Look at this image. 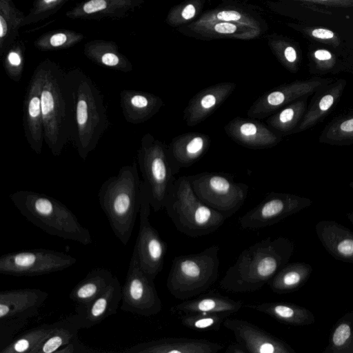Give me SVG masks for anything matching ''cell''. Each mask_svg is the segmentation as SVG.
I'll list each match as a JSON object with an SVG mask.
<instances>
[{
  "mask_svg": "<svg viewBox=\"0 0 353 353\" xmlns=\"http://www.w3.org/2000/svg\"><path fill=\"white\" fill-rule=\"evenodd\" d=\"M7 32V24L2 16H0V37H3Z\"/></svg>",
  "mask_w": 353,
  "mask_h": 353,
  "instance_id": "48",
  "label": "cell"
},
{
  "mask_svg": "<svg viewBox=\"0 0 353 353\" xmlns=\"http://www.w3.org/2000/svg\"><path fill=\"white\" fill-rule=\"evenodd\" d=\"M44 141L58 157L76 134L74 92L69 77L45 71L41 91Z\"/></svg>",
  "mask_w": 353,
  "mask_h": 353,
  "instance_id": "3",
  "label": "cell"
},
{
  "mask_svg": "<svg viewBox=\"0 0 353 353\" xmlns=\"http://www.w3.org/2000/svg\"><path fill=\"white\" fill-rule=\"evenodd\" d=\"M113 278L112 271L108 268L92 269L73 288L69 298L77 306H85L105 290Z\"/></svg>",
  "mask_w": 353,
  "mask_h": 353,
  "instance_id": "28",
  "label": "cell"
},
{
  "mask_svg": "<svg viewBox=\"0 0 353 353\" xmlns=\"http://www.w3.org/2000/svg\"><path fill=\"white\" fill-rule=\"evenodd\" d=\"M48 296L46 291L30 288L0 292V350L37 315Z\"/></svg>",
  "mask_w": 353,
  "mask_h": 353,
  "instance_id": "10",
  "label": "cell"
},
{
  "mask_svg": "<svg viewBox=\"0 0 353 353\" xmlns=\"http://www.w3.org/2000/svg\"><path fill=\"white\" fill-rule=\"evenodd\" d=\"M321 143L345 146L353 144V110L334 118L319 137Z\"/></svg>",
  "mask_w": 353,
  "mask_h": 353,
  "instance_id": "33",
  "label": "cell"
},
{
  "mask_svg": "<svg viewBox=\"0 0 353 353\" xmlns=\"http://www.w3.org/2000/svg\"><path fill=\"white\" fill-rule=\"evenodd\" d=\"M230 314L225 313H194L181 314V324L189 329L198 331H216Z\"/></svg>",
  "mask_w": 353,
  "mask_h": 353,
  "instance_id": "35",
  "label": "cell"
},
{
  "mask_svg": "<svg viewBox=\"0 0 353 353\" xmlns=\"http://www.w3.org/2000/svg\"><path fill=\"white\" fill-rule=\"evenodd\" d=\"M210 145V137L204 133L191 132L174 137L168 145L176 172L197 162L208 152Z\"/></svg>",
  "mask_w": 353,
  "mask_h": 353,
  "instance_id": "24",
  "label": "cell"
},
{
  "mask_svg": "<svg viewBox=\"0 0 353 353\" xmlns=\"http://www.w3.org/2000/svg\"><path fill=\"white\" fill-rule=\"evenodd\" d=\"M323 353H353V310L345 313L333 325Z\"/></svg>",
  "mask_w": 353,
  "mask_h": 353,
  "instance_id": "34",
  "label": "cell"
},
{
  "mask_svg": "<svg viewBox=\"0 0 353 353\" xmlns=\"http://www.w3.org/2000/svg\"><path fill=\"white\" fill-rule=\"evenodd\" d=\"M101 61L105 65L110 67L117 66L120 63L118 56L112 52L103 54L101 58Z\"/></svg>",
  "mask_w": 353,
  "mask_h": 353,
  "instance_id": "40",
  "label": "cell"
},
{
  "mask_svg": "<svg viewBox=\"0 0 353 353\" xmlns=\"http://www.w3.org/2000/svg\"><path fill=\"white\" fill-rule=\"evenodd\" d=\"M284 55L289 63H294L296 59V53L292 47H288L284 51Z\"/></svg>",
  "mask_w": 353,
  "mask_h": 353,
  "instance_id": "45",
  "label": "cell"
},
{
  "mask_svg": "<svg viewBox=\"0 0 353 353\" xmlns=\"http://www.w3.org/2000/svg\"><path fill=\"white\" fill-rule=\"evenodd\" d=\"M349 186L350 187V188H351V189L352 190V191H353V181H351V182L350 183Z\"/></svg>",
  "mask_w": 353,
  "mask_h": 353,
  "instance_id": "50",
  "label": "cell"
},
{
  "mask_svg": "<svg viewBox=\"0 0 353 353\" xmlns=\"http://www.w3.org/2000/svg\"><path fill=\"white\" fill-rule=\"evenodd\" d=\"M223 130L233 141L249 149L271 148L282 140V137L268 125L250 117H235L224 125Z\"/></svg>",
  "mask_w": 353,
  "mask_h": 353,
  "instance_id": "18",
  "label": "cell"
},
{
  "mask_svg": "<svg viewBox=\"0 0 353 353\" xmlns=\"http://www.w3.org/2000/svg\"><path fill=\"white\" fill-rule=\"evenodd\" d=\"M56 326L57 321L32 327L16 336L8 345L0 350V353H37Z\"/></svg>",
  "mask_w": 353,
  "mask_h": 353,
  "instance_id": "31",
  "label": "cell"
},
{
  "mask_svg": "<svg viewBox=\"0 0 353 353\" xmlns=\"http://www.w3.org/2000/svg\"><path fill=\"white\" fill-rule=\"evenodd\" d=\"M100 350H94L88 348L79 340L78 337L75 338L71 343L61 347L57 351L56 353H74V352H97Z\"/></svg>",
  "mask_w": 353,
  "mask_h": 353,
  "instance_id": "36",
  "label": "cell"
},
{
  "mask_svg": "<svg viewBox=\"0 0 353 353\" xmlns=\"http://www.w3.org/2000/svg\"><path fill=\"white\" fill-rule=\"evenodd\" d=\"M332 82L330 79H311L279 85L259 97L249 108L247 115L265 119L284 106L312 95L317 89Z\"/></svg>",
  "mask_w": 353,
  "mask_h": 353,
  "instance_id": "15",
  "label": "cell"
},
{
  "mask_svg": "<svg viewBox=\"0 0 353 353\" xmlns=\"http://www.w3.org/2000/svg\"><path fill=\"white\" fill-rule=\"evenodd\" d=\"M141 182L137 164L133 162L121 168L99 190L100 206L114 236L123 245L129 242L139 214Z\"/></svg>",
  "mask_w": 353,
  "mask_h": 353,
  "instance_id": "2",
  "label": "cell"
},
{
  "mask_svg": "<svg viewBox=\"0 0 353 353\" xmlns=\"http://www.w3.org/2000/svg\"><path fill=\"white\" fill-rule=\"evenodd\" d=\"M137 161L143 181L150 190L151 207L158 212L164 208L178 174L171 161L168 145L146 133L141 140Z\"/></svg>",
  "mask_w": 353,
  "mask_h": 353,
  "instance_id": "8",
  "label": "cell"
},
{
  "mask_svg": "<svg viewBox=\"0 0 353 353\" xmlns=\"http://www.w3.org/2000/svg\"><path fill=\"white\" fill-rule=\"evenodd\" d=\"M294 244L285 236L267 237L243 250L220 280L229 292H254L261 289L288 263Z\"/></svg>",
  "mask_w": 353,
  "mask_h": 353,
  "instance_id": "1",
  "label": "cell"
},
{
  "mask_svg": "<svg viewBox=\"0 0 353 353\" xmlns=\"http://www.w3.org/2000/svg\"><path fill=\"white\" fill-rule=\"evenodd\" d=\"M219 250L218 245H212L198 253L175 256L166 281L170 293L184 301L209 290L219 277Z\"/></svg>",
  "mask_w": 353,
  "mask_h": 353,
  "instance_id": "7",
  "label": "cell"
},
{
  "mask_svg": "<svg viewBox=\"0 0 353 353\" xmlns=\"http://www.w3.org/2000/svg\"><path fill=\"white\" fill-rule=\"evenodd\" d=\"M66 35L63 33H57L54 34L50 38V44L52 46H59L63 44L66 41Z\"/></svg>",
  "mask_w": 353,
  "mask_h": 353,
  "instance_id": "42",
  "label": "cell"
},
{
  "mask_svg": "<svg viewBox=\"0 0 353 353\" xmlns=\"http://www.w3.org/2000/svg\"><path fill=\"white\" fill-rule=\"evenodd\" d=\"M150 190L146 183L142 181L139 229L132 253L143 271L154 280L163 270L168 246L150 224Z\"/></svg>",
  "mask_w": 353,
  "mask_h": 353,
  "instance_id": "12",
  "label": "cell"
},
{
  "mask_svg": "<svg viewBox=\"0 0 353 353\" xmlns=\"http://www.w3.org/2000/svg\"><path fill=\"white\" fill-rule=\"evenodd\" d=\"M187 178L199 199L227 219L242 207L248 196L249 186L235 181L228 173L203 172Z\"/></svg>",
  "mask_w": 353,
  "mask_h": 353,
  "instance_id": "9",
  "label": "cell"
},
{
  "mask_svg": "<svg viewBox=\"0 0 353 353\" xmlns=\"http://www.w3.org/2000/svg\"><path fill=\"white\" fill-rule=\"evenodd\" d=\"M154 281L143 271L132 253L122 285L121 310L143 316L161 312L163 305Z\"/></svg>",
  "mask_w": 353,
  "mask_h": 353,
  "instance_id": "13",
  "label": "cell"
},
{
  "mask_svg": "<svg viewBox=\"0 0 353 353\" xmlns=\"http://www.w3.org/2000/svg\"><path fill=\"white\" fill-rule=\"evenodd\" d=\"M236 84L223 82L203 88L194 95L183 112L189 127L195 126L210 117L230 97Z\"/></svg>",
  "mask_w": 353,
  "mask_h": 353,
  "instance_id": "19",
  "label": "cell"
},
{
  "mask_svg": "<svg viewBox=\"0 0 353 353\" xmlns=\"http://www.w3.org/2000/svg\"><path fill=\"white\" fill-rule=\"evenodd\" d=\"M307 99L296 100L281 108L267 118V125L281 137L294 134L307 110Z\"/></svg>",
  "mask_w": 353,
  "mask_h": 353,
  "instance_id": "30",
  "label": "cell"
},
{
  "mask_svg": "<svg viewBox=\"0 0 353 353\" xmlns=\"http://www.w3.org/2000/svg\"><path fill=\"white\" fill-rule=\"evenodd\" d=\"M120 104L125 120L132 124H141L154 116L164 105L162 99L150 92L123 90Z\"/></svg>",
  "mask_w": 353,
  "mask_h": 353,
  "instance_id": "25",
  "label": "cell"
},
{
  "mask_svg": "<svg viewBox=\"0 0 353 353\" xmlns=\"http://www.w3.org/2000/svg\"><path fill=\"white\" fill-rule=\"evenodd\" d=\"M312 34L314 37L320 39H330L334 36V33L332 31L322 28L314 30Z\"/></svg>",
  "mask_w": 353,
  "mask_h": 353,
  "instance_id": "41",
  "label": "cell"
},
{
  "mask_svg": "<svg viewBox=\"0 0 353 353\" xmlns=\"http://www.w3.org/2000/svg\"><path fill=\"white\" fill-rule=\"evenodd\" d=\"M164 208L176 230L193 238L214 232L227 219L199 199L187 176L176 179Z\"/></svg>",
  "mask_w": 353,
  "mask_h": 353,
  "instance_id": "6",
  "label": "cell"
},
{
  "mask_svg": "<svg viewBox=\"0 0 353 353\" xmlns=\"http://www.w3.org/2000/svg\"><path fill=\"white\" fill-rule=\"evenodd\" d=\"M75 104L77 151L85 160L93 151L110 125L103 96L88 78L82 75L69 77Z\"/></svg>",
  "mask_w": 353,
  "mask_h": 353,
  "instance_id": "5",
  "label": "cell"
},
{
  "mask_svg": "<svg viewBox=\"0 0 353 353\" xmlns=\"http://www.w3.org/2000/svg\"><path fill=\"white\" fill-rule=\"evenodd\" d=\"M243 303L241 301L210 292L184 300L171 307L170 311L179 315L194 313H225L232 315L242 308Z\"/></svg>",
  "mask_w": 353,
  "mask_h": 353,
  "instance_id": "26",
  "label": "cell"
},
{
  "mask_svg": "<svg viewBox=\"0 0 353 353\" xmlns=\"http://www.w3.org/2000/svg\"><path fill=\"white\" fill-rule=\"evenodd\" d=\"M323 1H325V0H323Z\"/></svg>",
  "mask_w": 353,
  "mask_h": 353,
  "instance_id": "52",
  "label": "cell"
},
{
  "mask_svg": "<svg viewBox=\"0 0 353 353\" xmlns=\"http://www.w3.org/2000/svg\"><path fill=\"white\" fill-rule=\"evenodd\" d=\"M56 1V0H44V1H45L46 3H51V2H53V1Z\"/></svg>",
  "mask_w": 353,
  "mask_h": 353,
  "instance_id": "51",
  "label": "cell"
},
{
  "mask_svg": "<svg viewBox=\"0 0 353 353\" xmlns=\"http://www.w3.org/2000/svg\"><path fill=\"white\" fill-rule=\"evenodd\" d=\"M317 237L335 259L353 263V232L332 220H322L315 225Z\"/></svg>",
  "mask_w": 353,
  "mask_h": 353,
  "instance_id": "23",
  "label": "cell"
},
{
  "mask_svg": "<svg viewBox=\"0 0 353 353\" xmlns=\"http://www.w3.org/2000/svg\"><path fill=\"white\" fill-rule=\"evenodd\" d=\"M345 85V81L339 80L317 89L313 94L304 117L294 134L309 130L323 121L338 104Z\"/></svg>",
  "mask_w": 353,
  "mask_h": 353,
  "instance_id": "22",
  "label": "cell"
},
{
  "mask_svg": "<svg viewBox=\"0 0 353 353\" xmlns=\"http://www.w3.org/2000/svg\"><path fill=\"white\" fill-rule=\"evenodd\" d=\"M8 61L10 65L13 67H18L21 63V59L20 56L14 52H11L8 54Z\"/></svg>",
  "mask_w": 353,
  "mask_h": 353,
  "instance_id": "43",
  "label": "cell"
},
{
  "mask_svg": "<svg viewBox=\"0 0 353 353\" xmlns=\"http://www.w3.org/2000/svg\"><path fill=\"white\" fill-rule=\"evenodd\" d=\"M196 12L195 8L192 4L186 6L181 12L182 17L184 19H190L192 18Z\"/></svg>",
  "mask_w": 353,
  "mask_h": 353,
  "instance_id": "44",
  "label": "cell"
},
{
  "mask_svg": "<svg viewBox=\"0 0 353 353\" xmlns=\"http://www.w3.org/2000/svg\"><path fill=\"white\" fill-rule=\"evenodd\" d=\"M44 71L34 75L26 89L23 105V126L28 143L37 154L41 152L44 141L41 109V91Z\"/></svg>",
  "mask_w": 353,
  "mask_h": 353,
  "instance_id": "17",
  "label": "cell"
},
{
  "mask_svg": "<svg viewBox=\"0 0 353 353\" xmlns=\"http://www.w3.org/2000/svg\"><path fill=\"white\" fill-rule=\"evenodd\" d=\"M314 57L319 61H327L332 58L331 54L325 50H318L314 52Z\"/></svg>",
  "mask_w": 353,
  "mask_h": 353,
  "instance_id": "46",
  "label": "cell"
},
{
  "mask_svg": "<svg viewBox=\"0 0 353 353\" xmlns=\"http://www.w3.org/2000/svg\"><path fill=\"white\" fill-rule=\"evenodd\" d=\"M106 5L105 0H90L83 6V10L91 14L105 9Z\"/></svg>",
  "mask_w": 353,
  "mask_h": 353,
  "instance_id": "37",
  "label": "cell"
},
{
  "mask_svg": "<svg viewBox=\"0 0 353 353\" xmlns=\"http://www.w3.org/2000/svg\"><path fill=\"white\" fill-rule=\"evenodd\" d=\"M221 343L205 339L165 337L138 343L125 349V353H217Z\"/></svg>",
  "mask_w": 353,
  "mask_h": 353,
  "instance_id": "20",
  "label": "cell"
},
{
  "mask_svg": "<svg viewBox=\"0 0 353 353\" xmlns=\"http://www.w3.org/2000/svg\"><path fill=\"white\" fill-rule=\"evenodd\" d=\"M312 204V201L299 195L271 192L255 207L239 218L244 230H258L273 225Z\"/></svg>",
  "mask_w": 353,
  "mask_h": 353,
  "instance_id": "14",
  "label": "cell"
},
{
  "mask_svg": "<svg viewBox=\"0 0 353 353\" xmlns=\"http://www.w3.org/2000/svg\"><path fill=\"white\" fill-rule=\"evenodd\" d=\"M313 271L304 262L288 263L268 283L271 290L278 294L292 293L302 288Z\"/></svg>",
  "mask_w": 353,
  "mask_h": 353,
  "instance_id": "29",
  "label": "cell"
},
{
  "mask_svg": "<svg viewBox=\"0 0 353 353\" xmlns=\"http://www.w3.org/2000/svg\"><path fill=\"white\" fill-rule=\"evenodd\" d=\"M10 199L28 221L48 234L84 245L92 243L90 231L59 200L31 190L17 191Z\"/></svg>",
  "mask_w": 353,
  "mask_h": 353,
  "instance_id": "4",
  "label": "cell"
},
{
  "mask_svg": "<svg viewBox=\"0 0 353 353\" xmlns=\"http://www.w3.org/2000/svg\"><path fill=\"white\" fill-rule=\"evenodd\" d=\"M122 286L116 276L105 290L85 306H77L81 328H90L115 314L121 302Z\"/></svg>",
  "mask_w": 353,
  "mask_h": 353,
  "instance_id": "21",
  "label": "cell"
},
{
  "mask_svg": "<svg viewBox=\"0 0 353 353\" xmlns=\"http://www.w3.org/2000/svg\"><path fill=\"white\" fill-rule=\"evenodd\" d=\"M225 352L226 353H246L242 346L237 342L230 344Z\"/></svg>",
  "mask_w": 353,
  "mask_h": 353,
  "instance_id": "47",
  "label": "cell"
},
{
  "mask_svg": "<svg viewBox=\"0 0 353 353\" xmlns=\"http://www.w3.org/2000/svg\"><path fill=\"white\" fill-rule=\"evenodd\" d=\"M347 219L353 224V212H348L346 214Z\"/></svg>",
  "mask_w": 353,
  "mask_h": 353,
  "instance_id": "49",
  "label": "cell"
},
{
  "mask_svg": "<svg viewBox=\"0 0 353 353\" xmlns=\"http://www.w3.org/2000/svg\"><path fill=\"white\" fill-rule=\"evenodd\" d=\"M248 309L268 315L278 322L290 326H305L315 322L314 314L306 307L288 302H264L246 304Z\"/></svg>",
  "mask_w": 353,
  "mask_h": 353,
  "instance_id": "27",
  "label": "cell"
},
{
  "mask_svg": "<svg viewBox=\"0 0 353 353\" xmlns=\"http://www.w3.org/2000/svg\"><path fill=\"white\" fill-rule=\"evenodd\" d=\"M214 29L219 33L231 34L236 31V26L229 22H221L215 24Z\"/></svg>",
  "mask_w": 353,
  "mask_h": 353,
  "instance_id": "39",
  "label": "cell"
},
{
  "mask_svg": "<svg viewBox=\"0 0 353 353\" xmlns=\"http://www.w3.org/2000/svg\"><path fill=\"white\" fill-rule=\"evenodd\" d=\"M77 259L66 253L44 248H32L0 256V273L15 276H36L67 269Z\"/></svg>",
  "mask_w": 353,
  "mask_h": 353,
  "instance_id": "11",
  "label": "cell"
},
{
  "mask_svg": "<svg viewBox=\"0 0 353 353\" xmlns=\"http://www.w3.org/2000/svg\"><path fill=\"white\" fill-rule=\"evenodd\" d=\"M223 325L233 333L246 353H295L285 341L246 320L228 317Z\"/></svg>",
  "mask_w": 353,
  "mask_h": 353,
  "instance_id": "16",
  "label": "cell"
},
{
  "mask_svg": "<svg viewBox=\"0 0 353 353\" xmlns=\"http://www.w3.org/2000/svg\"><path fill=\"white\" fill-rule=\"evenodd\" d=\"M241 18V14L234 10L221 11L216 14V19L224 21H236Z\"/></svg>",
  "mask_w": 353,
  "mask_h": 353,
  "instance_id": "38",
  "label": "cell"
},
{
  "mask_svg": "<svg viewBox=\"0 0 353 353\" xmlns=\"http://www.w3.org/2000/svg\"><path fill=\"white\" fill-rule=\"evenodd\" d=\"M81 329L79 317L76 312L57 321L54 330L41 345L37 353H56L78 337L77 334Z\"/></svg>",
  "mask_w": 353,
  "mask_h": 353,
  "instance_id": "32",
  "label": "cell"
}]
</instances>
